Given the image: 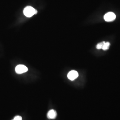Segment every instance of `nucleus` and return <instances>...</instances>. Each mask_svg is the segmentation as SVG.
<instances>
[{
    "label": "nucleus",
    "mask_w": 120,
    "mask_h": 120,
    "mask_svg": "<svg viewBox=\"0 0 120 120\" xmlns=\"http://www.w3.org/2000/svg\"><path fill=\"white\" fill-rule=\"evenodd\" d=\"M35 11L36 9L33 7L28 6L24 9L23 12L26 17H31L35 14Z\"/></svg>",
    "instance_id": "nucleus-1"
},
{
    "label": "nucleus",
    "mask_w": 120,
    "mask_h": 120,
    "mask_svg": "<svg viewBox=\"0 0 120 120\" xmlns=\"http://www.w3.org/2000/svg\"><path fill=\"white\" fill-rule=\"evenodd\" d=\"M28 68L24 65H18L15 68V71L17 74H22L28 71Z\"/></svg>",
    "instance_id": "nucleus-2"
},
{
    "label": "nucleus",
    "mask_w": 120,
    "mask_h": 120,
    "mask_svg": "<svg viewBox=\"0 0 120 120\" xmlns=\"http://www.w3.org/2000/svg\"><path fill=\"white\" fill-rule=\"evenodd\" d=\"M104 18L106 22H112L115 19L116 15L112 12H109L105 15Z\"/></svg>",
    "instance_id": "nucleus-3"
},
{
    "label": "nucleus",
    "mask_w": 120,
    "mask_h": 120,
    "mask_svg": "<svg viewBox=\"0 0 120 120\" xmlns=\"http://www.w3.org/2000/svg\"><path fill=\"white\" fill-rule=\"evenodd\" d=\"M78 76V73L75 70H72L69 72L68 74V77L71 81H73L76 79Z\"/></svg>",
    "instance_id": "nucleus-4"
},
{
    "label": "nucleus",
    "mask_w": 120,
    "mask_h": 120,
    "mask_svg": "<svg viewBox=\"0 0 120 120\" xmlns=\"http://www.w3.org/2000/svg\"><path fill=\"white\" fill-rule=\"evenodd\" d=\"M57 116V113L54 110L51 109L48 112L47 117L50 119H55Z\"/></svg>",
    "instance_id": "nucleus-5"
},
{
    "label": "nucleus",
    "mask_w": 120,
    "mask_h": 120,
    "mask_svg": "<svg viewBox=\"0 0 120 120\" xmlns=\"http://www.w3.org/2000/svg\"><path fill=\"white\" fill-rule=\"evenodd\" d=\"M110 45V44L109 42H105L103 45V47L102 48V49H103V50H107L109 49Z\"/></svg>",
    "instance_id": "nucleus-6"
},
{
    "label": "nucleus",
    "mask_w": 120,
    "mask_h": 120,
    "mask_svg": "<svg viewBox=\"0 0 120 120\" xmlns=\"http://www.w3.org/2000/svg\"><path fill=\"white\" fill-rule=\"evenodd\" d=\"M105 41H103L102 42H101V43H99L98 44L97 46H96V48L98 49H102L103 47V45L104 44V43H105Z\"/></svg>",
    "instance_id": "nucleus-7"
},
{
    "label": "nucleus",
    "mask_w": 120,
    "mask_h": 120,
    "mask_svg": "<svg viewBox=\"0 0 120 120\" xmlns=\"http://www.w3.org/2000/svg\"><path fill=\"white\" fill-rule=\"evenodd\" d=\"M12 120H22V119L21 116H15L14 119Z\"/></svg>",
    "instance_id": "nucleus-8"
}]
</instances>
